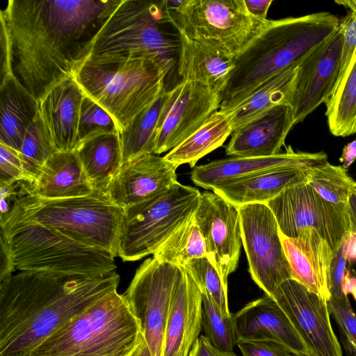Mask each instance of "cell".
Masks as SVG:
<instances>
[{"mask_svg":"<svg viewBox=\"0 0 356 356\" xmlns=\"http://www.w3.org/2000/svg\"><path fill=\"white\" fill-rule=\"evenodd\" d=\"M298 63L277 73L262 83L230 111L233 131L254 117L291 99Z\"/></svg>","mask_w":356,"mask_h":356,"instance_id":"obj_30","label":"cell"},{"mask_svg":"<svg viewBox=\"0 0 356 356\" xmlns=\"http://www.w3.org/2000/svg\"><path fill=\"white\" fill-rule=\"evenodd\" d=\"M325 105L332 135L346 137L356 133V54Z\"/></svg>","mask_w":356,"mask_h":356,"instance_id":"obj_33","label":"cell"},{"mask_svg":"<svg viewBox=\"0 0 356 356\" xmlns=\"http://www.w3.org/2000/svg\"><path fill=\"white\" fill-rule=\"evenodd\" d=\"M170 70L139 57L89 56L74 79L114 119L119 133L165 88Z\"/></svg>","mask_w":356,"mask_h":356,"instance_id":"obj_4","label":"cell"},{"mask_svg":"<svg viewBox=\"0 0 356 356\" xmlns=\"http://www.w3.org/2000/svg\"><path fill=\"white\" fill-rule=\"evenodd\" d=\"M356 181L342 165L329 162L309 170L307 184L324 200L334 204H348Z\"/></svg>","mask_w":356,"mask_h":356,"instance_id":"obj_35","label":"cell"},{"mask_svg":"<svg viewBox=\"0 0 356 356\" xmlns=\"http://www.w3.org/2000/svg\"><path fill=\"white\" fill-rule=\"evenodd\" d=\"M266 204L282 234L295 238L315 231L334 254L350 234L348 204L324 200L306 182L285 189Z\"/></svg>","mask_w":356,"mask_h":356,"instance_id":"obj_11","label":"cell"},{"mask_svg":"<svg viewBox=\"0 0 356 356\" xmlns=\"http://www.w3.org/2000/svg\"><path fill=\"white\" fill-rule=\"evenodd\" d=\"M299 356H305V355H299Z\"/></svg>","mask_w":356,"mask_h":356,"instance_id":"obj_57","label":"cell"},{"mask_svg":"<svg viewBox=\"0 0 356 356\" xmlns=\"http://www.w3.org/2000/svg\"><path fill=\"white\" fill-rule=\"evenodd\" d=\"M232 316L237 343L271 341L298 355L311 356L286 314L270 296L265 294L250 302Z\"/></svg>","mask_w":356,"mask_h":356,"instance_id":"obj_20","label":"cell"},{"mask_svg":"<svg viewBox=\"0 0 356 356\" xmlns=\"http://www.w3.org/2000/svg\"><path fill=\"white\" fill-rule=\"evenodd\" d=\"M350 234H356V193H353L348 202Z\"/></svg>","mask_w":356,"mask_h":356,"instance_id":"obj_52","label":"cell"},{"mask_svg":"<svg viewBox=\"0 0 356 356\" xmlns=\"http://www.w3.org/2000/svg\"><path fill=\"white\" fill-rule=\"evenodd\" d=\"M207 254L204 238L193 217L172 233L153 254L160 261L184 266L188 261Z\"/></svg>","mask_w":356,"mask_h":356,"instance_id":"obj_34","label":"cell"},{"mask_svg":"<svg viewBox=\"0 0 356 356\" xmlns=\"http://www.w3.org/2000/svg\"><path fill=\"white\" fill-rule=\"evenodd\" d=\"M0 113V143L19 152L39 108L38 101L13 74L1 81Z\"/></svg>","mask_w":356,"mask_h":356,"instance_id":"obj_28","label":"cell"},{"mask_svg":"<svg viewBox=\"0 0 356 356\" xmlns=\"http://www.w3.org/2000/svg\"><path fill=\"white\" fill-rule=\"evenodd\" d=\"M354 193H356V183H355V185L354 186Z\"/></svg>","mask_w":356,"mask_h":356,"instance_id":"obj_56","label":"cell"},{"mask_svg":"<svg viewBox=\"0 0 356 356\" xmlns=\"http://www.w3.org/2000/svg\"><path fill=\"white\" fill-rule=\"evenodd\" d=\"M143 339L123 295L114 291L56 331L30 356H132Z\"/></svg>","mask_w":356,"mask_h":356,"instance_id":"obj_6","label":"cell"},{"mask_svg":"<svg viewBox=\"0 0 356 356\" xmlns=\"http://www.w3.org/2000/svg\"><path fill=\"white\" fill-rule=\"evenodd\" d=\"M339 24V19L329 12L272 20L233 59L219 110L230 111L266 80L300 63L334 33Z\"/></svg>","mask_w":356,"mask_h":356,"instance_id":"obj_3","label":"cell"},{"mask_svg":"<svg viewBox=\"0 0 356 356\" xmlns=\"http://www.w3.org/2000/svg\"><path fill=\"white\" fill-rule=\"evenodd\" d=\"M1 40V81L12 74L10 65V51L8 35L6 28L3 22H0Z\"/></svg>","mask_w":356,"mask_h":356,"instance_id":"obj_48","label":"cell"},{"mask_svg":"<svg viewBox=\"0 0 356 356\" xmlns=\"http://www.w3.org/2000/svg\"><path fill=\"white\" fill-rule=\"evenodd\" d=\"M182 267L193 277L202 294L207 295L225 316L232 315L228 305L227 282L207 256L191 259Z\"/></svg>","mask_w":356,"mask_h":356,"instance_id":"obj_37","label":"cell"},{"mask_svg":"<svg viewBox=\"0 0 356 356\" xmlns=\"http://www.w3.org/2000/svg\"><path fill=\"white\" fill-rule=\"evenodd\" d=\"M349 236L343 241L338 251L334 254L331 263L329 283L330 298L348 297L343 292V280L346 270Z\"/></svg>","mask_w":356,"mask_h":356,"instance_id":"obj_43","label":"cell"},{"mask_svg":"<svg viewBox=\"0 0 356 356\" xmlns=\"http://www.w3.org/2000/svg\"><path fill=\"white\" fill-rule=\"evenodd\" d=\"M343 292L346 296L350 293L356 301V276L346 269L343 280Z\"/></svg>","mask_w":356,"mask_h":356,"instance_id":"obj_51","label":"cell"},{"mask_svg":"<svg viewBox=\"0 0 356 356\" xmlns=\"http://www.w3.org/2000/svg\"><path fill=\"white\" fill-rule=\"evenodd\" d=\"M166 24L163 1L122 0L99 32L90 56L150 58L171 71L179 40L165 31Z\"/></svg>","mask_w":356,"mask_h":356,"instance_id":"obj_8","label":"cell"},{"mask_svg":"<svg viewBox=\"0 0 356 356\" xmlns=\"http://www.w3.org/2000/svg\"><path fill=\"white\" fill-rule=\"evenodd\" d=\"M122 0H9L1 11L13 75L38 102L74 77Z\"/></svg>","mask_w":356,"mask_h":356,"instance_id":"obj_1","label":"cell"},{"mask_svg":"<svg viewBox=\"0 0 356 356\" xmlns=\"http://www.w3.org/2000/svg\"><path fill=\"white\" fill-rule=\"evenodd\" d=\"M181 267L155 257L137 269L123 296L152 356H162L166 323Z\"/></svg>","mask_w":356,"mask_h":356,"instance_id":"obj_12","label":"cell"},{"mask_svg":"<svg viewBox=\"0 0 356 356\" xmlns=\"http://www.w3.org/2000/svg\"><path fill=\"white\" fill-rule=\"evenodd\" d=\"M242 356H299L286 346L271 341H248L237 343Z\"/></svg>","mask_w":356,"mask_h":356,"instance_id":"obj_44","label":"cell"},{"mask_svg":"<svg viewBox=\"0 0 356 356\" xmlns=\"http://www.w3.org/2000/svg\"><path fill=\"white\" fill-rule=\"evenodd\" d=\"M56 152L51 136L38 113L26 130L19 151L28 182L34 181L44 163Z\"/></svg>","mask_w":356,"mask_h":356,"instance_id":"obj_36","label":"cell"},{"mask_svg":"<svg viewBox=\"0 0 356 356\" xmlns=\"http://www.w3.org/2000/svg\"><path fill=\"white\" fill-rule=\"evenodd\" d=\"M327 306L344 337L347 348L356 356V314L348 297L330 298Z\"/></svg>","mask_w":356,"mask_h":356,"instance_id":"obj_40","label":"cell"},{"mask_svg":"<svg viewBox=\"0 0 356 356\" xmlns=\"http://www.w3.org/2000/svg\"><path fill=\"white\" fill-rule=\"evenodd\" d=\"M120 277L22 271L0 282V356H30L56 331L117 291Z\"/></svg>","mask_w":356,"mask_h":356,"instance_id":"obj_2","label":"cell"},{"mask_svg":"<svg viewBox=\"0 0 356 356\" xmlns=\"http://www.w3.org/2000/svg\"><path fill=\"white\" fill-rule=\"evenodd\" d=\"M164 10L177 33L232 59L272 21L252 15L245 0H184L178 8Z\"/></svg>","mask_w":356,"mask_h":356,"instance_id":"obj_9","label":"cell"},{"mask_svg":"<svg viewBox=\"0 0 356 356\" xmlns=\"http://www.w3.org/2000/svg\"><path fill=\"white\" fill-rule=\"evenodd\" d=\"M84 94L74 77L68 78L49 91L39 102L40 115L57 152L74 151Z\"/></svg>","mask_w":356,"mask_h":356,"instance_id":"obj_24","label":"cell"},{"mask_svg":"<svg viewBox=\"0 0 356 356\" xmlns=\"http://www.w3.org/2000/svg\"><path fill=\"white\" fill-rule=\"evenodd\" d=\"M335 3L348 8L349 12L356 13V0L335 1Z\"/></svg>","mask_w":356,"mask_h":356,"instance_id":"obj_55","label":"cell"},{"mask_svg":"<svg viewBox=\"0 0 356 356\" xmlns=\"http://www.w3.org/2000/svg\"><path fill=\"white\" fill-rule=\"evenodd\" d=\"M21 271L103 277L115 271L114 257L57 229L28 222L1 226Z\"/></svg>","mask_w":356,"mask_h":356,"instance_id":"obj_7","label":"cell"},{"mask_svg":"<svg viewBox=\"0 0 356 356\" xmlns=\"http://www.w3.org/2000/svg\"><path fill=\"white\" fill-rule=\"evenodd\" d=\"M188 356H236V355L233 351L227 352L217 349L204 335H201L193 344Z\"/></svg>","mask_w":356,"mask_h":356,"instance_id":"obj_47","label":"cell"},{"mask_svg":"<svg viewBox=\"0 0 356 356\" xmlns=\"http://www.w3.org/2000/svg\"><path fill=\"white\" fill-rule=\"evenodd\" d=\"M202 295V329L204 337L217 349L233 351L237 337L231 316H225L213 301Z\"/></svg>","mask_w":356,"mask_h":356,"instance_id":"obj_38","label":"cell"},{"mask_svg":"<svg viewBox=\"0 0 356 356\" xmlns=\"http://www.w3.org/2000/svg\"><path fill=\"white\" fill-rule=\"evenodd\" d=\"M200 195L197 188L177 181L165 191L124 209L118 256L133 261L154 254L193 217Z\"/></svg>","mask_w":356,"mask_h":356,"instance_id":"obj_10","label":"cell"},{"mask_svg":"<svg viewBox=\"0 0 356 356\" xmlns=\"http://www.w3.org/2000/svg\"><path fill=\"white\" fill-rule=\"evenodd\" d=\"M18 183V204L6 223L39 224L118 256L124 210L106 195L95 192L83 197L46 199L35 195L28 181Z\"/></svg>","mask_w":356,"mask_h":356,"instance_id":"obj_5","label":"cell"},{"mask_svg":"<svg viewBox=\"0 0 356 356\" xmlns=\"http://www.w3.org/2000/svg\"><path fill=\"white\" fill-rule=\"evenodd\" d=\"M220 94L199 83L184 81L171 97L158 131L154 154L170 151L220 109Z\"/></svg>","mask_w":356,"mask_h":356,"instance_id":"obj_17","label":"cell"},{"mask_svg":"<svg viewBox=\"0 0 356 356\" xmlns=\"http://www.w3.org/2000/svg\"><path fill=\"white\" fill-rule=\"evenodd\" d=\"M296 124L291 106L279 104L234 129L226 154L238 157H261L279 154L285 139Z\"/></svg>","mask_w":356,"mask_h":356,"instance_id":"obj_21","label":"cell"},{"mask_svg":"<svg viewBox=\"0 0 356 356\" xmlns=\"http://www.w3.org/2000/svg\"><path fill=\"white\" fill-rule=\"evenodd\" d=\"M356 260V234L349 236L348 261Z\"/></svg>","mask_w":356,"mask_h":356,"instance_id":"obj_53","label":"cell"},{"mask_svg":"<svg viewBox=\"0 0 356 356\" xmlns=\"http://www.w3.org/2000/svg\"><path fill=\"white\" fill-rule=\"evenodd\" d=\"M29 186L46 199H63L90 195L91 186L75 151L57 152L43 165Z\"/></svg>","mask_w":356,"mask_h":356,"instance_id":"obj_25","label":"cell"},{"mask_svg":"<svg viewBox=\"0 0 356 356\" xmlns=\"http://www.w3.org/2000/svg\"><path fill=\"white\" fill-rule=\"evenodd\" d=\"M15 268L11 249L2 234L0 236V282L12 275Z\"/></svg>","mask_w":356,"mask_h":356,"instance_id":"obj_46","label":"cell"},{"mask_svg":"<svg viewBox=\"0 0 356 356\" xmlns=\"http://www.w3.org/2000/svg\"><path fill=\"white\" fill-rule=\"evenodd\" d=\"M339 29L343 35V43L339 82L356 54V13L349 12L340 21Z\"/></svg>","mask_w":356,"mask_h":356,"instance_id":"obj_42","label":"cell"},{"mask_svg":"<svg viewBox=\"0 0 356 356\" xmlns=\"http://www.w3.org/2000/svg\"><path fill=\"white\" fill-rule=\"evenodd\" d=\"M0 225H3L16 209L19 200V183L0 181Z\"/></svg>","mask_w":356,"mask_h":356,"instance_id":"obj_45","label":"cell"},{"mask_svg":"<svg viewBox=\"0 0 356 356\" xmlns=\"http://www.w3.org/2000/svg\"><path fill=\"white\" fill-rule=\"evenodd\" d=\"M28 181L19 152L0 143V181Z\"/></svg>","mask_w":356,"mask_h":356,"instance_id":"obj_41","label":"cell"},{"mask_svg":"<svg viewBox=\"0 0 356 356\" xmlns=\"http://www.w3.org/2000/svg\"><path fill=\"white\" fill-rule=\"evenodd\" d=\"M343 43L339 26L300 62L289 102L295 124L325 104L334 93L341 72Z\"/></svg>","mask_w":356,"mask_h":356,"instance_id":"obj_14","label":"cell"},{"mask_svg":"<svg viewBox=\"0 0 356 356\" xmlns=\"http://www.w3.org/2000/svg\"><path fill=\"white\" fill-rule=\"evenodd\" d=\"M328 162L324 152H295L291 146L280 154L261 157L231 156L195 167L191 172L193 183L213 191L218 186L233 179L275 169L309 170Z\"/></svg>","mask_w":356,"mask_h":356,"instance_id":"obj_18","label":"cell"},{"mask_svg":"<svg viewBox=\"0 0 356 356\" xmlns=\"http://www.w3.org/2000/svg\"><path fill=\"white\" fill-rule=\"evenodd\" d=\"M237 207L250 274L265 294L272 298L281 284L292 279L277 220L266 204Z\"/></svg>","mask_w":356,"mask_h":356,"instance_id":"obj_13","label":"cell"},{"mask_svg":"<svg viewBox=\"0 0 356 356\" xmlns=\"http://www.w3.org/2000/svg\"><path fill=\"white\" fill-rule=\"evenodd\" d=\"M280 236L292 279L328 301L330 270L334 256L330 245L315 231L295 238L281 233Z\"/></svg>","mask_w":356,"mask_h":356,"instance_id":"obj_23","label":"cell"},{"mask_svg":"<svg viewBox=\"0 0 356 356\" xmlns=\"http://www.w3.org/2000/svg\"><path fill=\"white\" fill-rule=\"evenodd\" d=\"M170 97L171 90L165 88L158 97L120 133L123 163L154 154L158 131Z\"/></svg>","mask_w":356,"mask_h":356,"instance_id":"obj_31","label":"cell"},{"mask_svg":"<svg viewBox=\"0 0 356 356\" xmlns=\"http://www.w3.org/2000/svg\"><path fill=\"white\" fill-rule=\"evenodd\" d=\"M177 34V72L182 80L199 83L221 95L233 69V59L182 33Z\"/></svg>","mask_w":356,"mask_h":356,"instance_id":"obj_26","label":"cell"},{"mask_svg":"<svg viewBox=\"0 0 356 356\" xmlns=\"http://www.w3.org/2000/svg\"><path fill=\"white\" fill-rule=\"evenodd\" d=\"M181 267L166 323L162 356H188L202 330V295Z\"/></svg>","mask_w":356,"mask_h":356,"instance_id":"obj_22","label":"cell"},{"mask_svg":"<svg viewBox=\"0 0 356 356\" xmlns=\"http://www.w3.org/2000/svg\"><path fill=\"white\" fill-rule=\"evenodd\" d=\"M193 219L207 246V256L227 282L238 266L242 235L238 209L215 192L201 193Z\"/></svg>","mask_w":356,"mask_h":356,"instance_id":"obj_16","label":"cell"},{"mask_svg":"<svg viewBox=\"0 0 356 356\" xmlns=\"http://www.w3.org/2000/svg\"><path fill=\"white\" fill-rule=\"evenodd\" d=\"M178 167L154 154L141 156L122 164L111 181L106 195L125 209L150 199L172 187Z\"/></svg>","mask_w":356,"mask_h":356,"instance_id":"obj_19","label":"cell"},{"mask_svg":"<svg viewBox=\"0 0 356 356\" xmlns=\"http://www.w3.org/2000/svg\"><path fill=\"white\" fill-rule=\"evenodd\" d=\"M115 133H119V131L110 113L91 98L84 95L78 124V145L98 135Z\"/></svg>","mask_w":356,"mask_h":356,"instance_id":"obj_39","label":"cell"},{"mask_svg":"<svg viewBox=\"0 0 356 356\" xmlns=\"http://www.w3.org/2000/svg\"><path fill=\"white\" fill-rule=\"evenodd\" d=\"M74 151L93 190L106 195L111 181L123 164L120 134L92 137L79 143Z\"/></svg>","mask_w":356,"mask_h":356,"instance_id":"obj_29","label":"cell"},{"mask_svg":"<svg viewBox=\"0 0 356 356\" xmlns=\"http://www.w3.org/2000/svg\"><path fill=\"white\" fill-rule=\"evenodd\" d=\"M272 298L286 314L311 356H343L331 325L327 300L293 279L281 284Z\"/></svg>","mask_w":356,"mask_h":356,"instance_id":"obj_15","label":"cell"},{"mask_svg":"<svg viewBox=\"0 0 356 356\" xmlns=\"http://www.w3.org/2000/svg\"><path fill=\"white\" fill-rule=\"evenodd\" d=\"M356 159V138L348 143L343 148L339 161L342 163L344 169L348 168Z\"/></svg>","mask_w":356,"mask_h":356,"instance_id":"obj_50","label":"cell"},{"mask_svg":"<svg viewBox=\"0 0 356 356\" xmlns=\"http://www.w3.org/2000/svg\"><path fill=\"white\" fill-rule=\"evenodd\" d=\"M309 170L275 169L223 183L212 191L236 207L266 204L285 189L307 183Z\"/></svg>","mask_w":356,"mask_h":356,"instance_id":"obj_27","label":"cell"},{"mask_svg":"<svg viewBox=\"0 0 356 356\" xmlns=\"http://www.w3.org/2000/svg\"><path fill=\"white\" fill-rule=\"evenodd\" d=\"M132 356H152L144 338Z\"/></svg>","mask_w":356,"mask_h":356,"instance_id":"obj_54","label":"cell"},{"mask_svg":"<svg viewBox=\"0 0 356 356\" xmlns=\"http://www.w3.org/2000/svg\"><path fill=\"white\" fill-rule=\"evenodd\" d=\"M233 127L228 113H213L204 122L164 158L177 167L188 163L193 168L203 156L222 145L232 134Z\"/></svg>","mask_w":356,"mask_h":356,"instance_id":"obj_32","label":"cell"},{"mask_svg":"<svg viewBox=\"0 0 356 356\" xmlns=\"http://www.w3.org/2000/svg\"><path fill=\"white\" fill-rule=\"evenodd\" d=\"M273 0L250 1L245 0V6L248 12L253 16L267 20V13Z\"/></svg>","mask_w":356,"mask_h":356,"instance_id":"obj_49","label":"cell"}]
</instances>
